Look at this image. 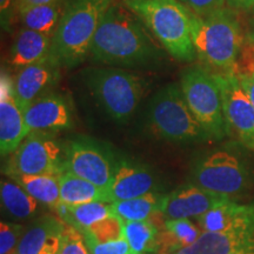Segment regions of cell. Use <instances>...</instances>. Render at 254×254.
<instances>
[{
  "label": "cell",
  "instance_id": "obj_24",
  "mask_svg": "<svg viewBox=\"0 0 254 254\" xmlns=\"http://www.w3.org/2000/svg\"><path fill=\"white\" fill-rule=\"evenodd\" d=\"M60 176L56 174H40V176H20L11 177L15 183L19 184L39 202H43L50 207L56 208L62 200H60Z\"/></svg>",
  "mask_w": 254,
  "mask_h": 254
},
{
  "label": "cell",
  "instance_id": "obj_25",
  "mask_svg": "<svg viewBox=\"0 0 254 254\" xmlns=\"http://www.w3.org/2000/svg\"><path fill=\"white\" fill-rule=\"evenodd\" d=\"M165 195L150 192L138 198L112 202L113 214L124 221L148 220L161 209ZM161 212V211H160Z\"/></svg>",
  "mask_w": 254,
  "mask_h": 254
},
{
  "label": "cell",
  "instance_id": "obj_5",
  "mask_svg": "<svg viewBox=\"0 0 254 254\" xmlns=\"http://www.w3.org/2000/svg\"><path fill=\"white\" fill-rule=\"evenodd\" d=\"M88 91L111 119L126 123L140 104L144 84L132 73L118 67H92L82 72Z\"/></svg>",
  "mask_w": 254,
  "mask_h": 254
},
{
  "label": "cell",
  "instance_id": "obj_4",
  "mask_svg": "<svg viewBox=\"0 0 254 254\" xmlns=\"http://www.w3.org/2000/svg\"><path fill=\"white\" fill-rule=\"evenodd\" d=\"M126 8L140 18L146 28L173 58L193 62L190 12L177 0H125Z\"/></svg>",
  "mask_w": 254,
  "mask_h": 254
},
{
  "label": "cell",
  "instance_id": "obj_22",
  "mask_svg": "<svg viewBox=\"0 0 254 254\" xmlns=\"http://www.w3.org/2000/svg\"><path fill=\"white\" fill-rule=\"evenodd\" d=\"M55 209L66 225L77 228L80 232L91 227L95 222L113 215L112 202L104 201L86 202L80 205H67L62 201Z\"/></svg>",
  "mask_w": 254,
  "mask_h": 254
},
{
  "label": "cell",
  "instance_id": "obj_18",
  "mask_svg": "<svg viewBox=\"0 0 254 254\" xmlns=\"http://www.w3.org/2000/svg\"><path fill=\"white\" fill-rule=\"evenodd\" d=\"M65 226L60 218L40 219L25 231L14 254H58Z\"/></svg>",
  "mask_w": 254,
  "mask_h": 254
},
{
  "label": "cell",
  "instance_id": "obj_1",
  "mask_svg": "<svg viewBox=\"0 0 254 254\" xmlns=\"http://www.w3.org/2000/svg\"><path fill=\"white\" fill-rule=\"evenodd\" d=\"M141 23L131 11L111 5L92 41L91 59L118 68H147L157 65L161 52Z\"/></svg>",
  "mask_w": 254,
  "mask_h": 254
},
{
  "label": "cell",
  "instance_id": "obj_39",
  "mask_svg": "<svg viewBox=\"0 0 254 254\" xmlns=\"http://www.w3.org/2000/svg\"><path fill=\"white\" fill-rule=\"evenodd\" d=\"M230 254H254V240L247 243L246 245L239 247V249L234 250Z\"/></svg>",
  "mask_w": 254,
  "mask_h": 254
},
{
  "label": "cell",
  "instance_id": "obj_34",
  "mask_svg": "<svg viewBox=\"0 0 254 254\" xmlns=\"http://www.w3.org/2000/svg\"><path fill=\"white\" fill-rule=\"evenodd\" d=\"M91 254H129L131 247L125 238L119 240L109 241V243H93L86 241Z\"/></svg>",
  "mask_w": 254,
  "mask_h": 254
},
{
  "label": "cell",
  "instance_id": "obj_19",
  "mask_svg": "<svg viewBox=\"0 0 254 254\" xmlns=\"http://www.w3.org/2000/svg\"><path fill=\"white\" fill-rule=\"evenodd\" d=\"M52 38L23 27L15 36L9 52V63L21 69L50 56Z\"/></svg>",
  "mask_w": 254,
  "mask_h": 254
},
{
  "label": "cell",
  "instance_id": "obj_16",
  "mask_svg": "<svg viewBox=\"0 0 254 254\" xmlns=\"http://www.w3.org/2000/svg\"><path fill=\"white\" fill-rule=\"evenodd\" d=\"M198 220L204 232L228 233L254 230V206L239 205L228 198L200 215Z\"/></svg>",
  "mask_w": 254,
  "mask_h": 254
},
{
  "label": "cell",
  "instance_id": "obj_8",
  "mask_svg": "<svg viewBox=\"0 0 254 254\" xmlns=\"http://www.w3.org/2000/svg\"><path fill=\"white\" fill-rule=\"evenodd\" d=\"M7 160L5 174L62 176L65 171V145L50 131L31 132Z\"/></svg>",
  "mask_w": 254,
  "mask_h": 254
},
{
  "label": "cell",
  "instance_id": "obj_11",
  "mask_svg": "<svg viewBox=\"0 0 254 254\" xmlns=\"http://www.w3.org/2000/svg\"><path fill=\"white\" fill-rule=\"evenodd\" d=\"M215 74V73H214ZM220 87L228 133L232 132L244 146L254 150V107L234 74H215Z\"/></svg>",
  "mask_w": 254,
  "mask_h": 254
},
{
  "label": "cell",
  "instance_id": "obj_35",
  "mask_svg": "<svg viewBox=\"0 0 254 254\" xmlns=\"http://www.w3.org/2000/svg\"><path fill=\"white\" fill-rule=\"evenodd\" d=\"M15 12H18L17 0H0V24L5 32H11Z\"/></svg>",
  "mask_w": 254,
  "mask_h": 254
},
{
  "label": "cell",
  "instance_id": "obj_10",
  "mask_svg": "<svg viewBox=\"0 0 254 254\" xmlns=\"http://www.w3.org/2000/svg\"><path fill=\"white\" fill-rule=\"evenodd\" d=\"M247 178L245 165L230 150L206 153L196 159L192 166L194 185L228 196L244 190Z\"/></svg>",
  "mask_w": 254,
  "mask_h": 254
},
{
  "label": "cell",
  "instance_id": "obj_9",
  "mask_svg": "<svg viewBox=\"0 0 254 254\" xmlns=\"http://www.w3.org/2000/svg\"><path fill=\"white\" fill-rule=\"evenodd\" d=\"M117 153L110 146L90 136L79 135L65 145V171L109 190Z\"/></svg>",
  "mask_w": 254,
  "mask_h": 254
},
{
  "label": "cell",
  "instance_id": "obj_32",
  "mask_svg": "<svg viewBox=\"0 0 254 254\" xmlns=\"http://www.w3.org/2000/svg\"><path fill=\"white\" fill-rule=\"evenodd\" d=\"M58 254H91L84 234L77 228L66 225Z\"/></svg>",
  "mask_w": 254,
  "mask_h": 254
},
{
  "label": "cell",
  "instance_id": "obj_28",
  "mask_svg": "<svg viewBox=\"0 0 254 254\" xmlns=\"http://www.w3.org/2000/svg\"><path fill=\"white\" fill-rule=\"evenodd\" d=\"M1 202L6 211L15 218L25 219L38 209V200L25 190L17 183L1 180L0 185Z\"/></svg>",
  "mask_w": 254,
  "mask_h": 254
},
{
  "label": "cell",
  "instance_id": "obj_36",
  "mask_svg": "<svg viewBox=\"0 0 254 254\" xmlns=\"http://www.w3.org/2000/svg\"><path fill=\"white\" fill-rule=\"evenodd\" d=\"M241 86L245 90L246 94L249 95L251 103H252L254 107V74L250 75V77H244L239 78Z\"/></svg>",
  "mask_w": 254,
  "mask_h": 254
},
{
  "label": "cell",
  "instance_id": "obj_3",
  "mask_svg": "<svg viewBox=\"0 0 254 254\" xmlns=\"http://www.w3.org/2000/svg\"><path fill=\"white\" fill-rule=\"evenodd\" d=\"M190 25L196 57L208 71L215 69V74H231L245 39L237 15L228 8L206 17L190 13Z\"/></svg>",
  "mask_w": 254,
  "mask_h": 254
},
{
  "label": "cell",
  "instance_id": "obj_31",
  "mask_svg": "<svg viewBox=\"0 0 254 254\" xmlns=\"http://www.w3.org/2000/svg\"><path fill=\"white\" fill-rule=\"evenodd\" d=\"M25 233L21 225L1 221L0 224V254H14Z\"/></svg>",
  "mask_w": 254,
  "mask_h": 254
},
{
  "label": "cell",
  "instance_id": "obj_38",
  "mask_svg": "<svg viewBox=\"0 0 254 254\" xmlns=\"http://www.w3.org/2000/svg\"><path fill=\"white\" fill-rule=\"evenodd\" d=\"M227 4L230 7L250 11L254 7V0H227Z\"/></svg>",
  "mask_w": 254,
  "mask_h": 254
},
{
  "label": "cell",
  "instance_id": "obj_41",
  "mask_svg": "<svg viewBox=\"0 0 254 254\" xmlns=\"http://www.w3.org/2000/svg\"><path fill=\"white\" fill-rule=\"evenodd\" d=\"M129 254H136V253H129ZM147 254H150V253H147Z\"/></svg>",
  "mask_w": 254,
  "mask_h": 254
},
{
  "label": "cell",
  "instance_id": "obj_23",
  "mask_svg": "<svg viewBox=\"0 0 254 254\" xmlns=\"http://www.w3.org/2000/svg\"><path fill=\"white\" fill-rule=\"evenodd\" d=\"M66 4L63 1L47 5L30 6L19 9V20L25 28L52 38L62 20Z\"/></svg>",
  "mask_w": 254,
  "mask_h": 254
},
{
  "label": "cell",
  "instance_id": "obj_27",
  "mask_svg": "<svg viewBox=\"0 0 254 254\" xmlns=\"http://www.w3.org/2000/svg\"><path fill=\"white\" fill-rule=\"evenodd\" d=\"M124 238L131 247L132 253L147 254L159 247L158 228L150 220L125 221Z\"/></svg>",
  "mask_w": 254,
  "mask_h": 254
},
{
  "label": "cell",
  "instance_id": "obj_37",
  "mask_svg": "<svg viewBox=\"0 0 254 254\" xmlns=\"http://www.w3.org/2000/svg\"><path fill=\"white\" fill-rule=\"evenodd\" d=\"M63 0H17L18 11L25 7H30V6H38V5H47L53 4V2H59Z\"/></svg>",
  "mask_w": 254,
  "mask_h": 254
},
{
  "label": "cell",
  "instance_id": "obj_12",
  "mask_svg": "<svg viewBox=\"0 0 254 254\" xmlns=\"http://www.w3.org/2000/svg\"><path fill=\"white\" fill-rule=\"evenodd\" d=\"M58 62L52 56L19 69L14 79V93L20 109L25 111L30 105L56 86L60 79Z\"/></svg>",
  "mask_w": 254,
  "mask_h": 254
},
{
  "label": "cell",
  "instance_id": "obj_6",
  "mask_svg": "<svg viewBox=\"0 0 254 254\" xmlns=\"http://www.w3.org/2000/svg\"><path fill=\"white\" fill-rule=\"evenodd\" d=\"M147 120L152 132L165 141L185 145L209 139L187 106L178 84L167 85L153 95Z\"/></svg>",
  "mask_w": 254,
  "mask_h": 254
},
{
  "label": "cell",
  "instance_id": "obj_2",
  "mask_svg": "<svg viewBox=\"0 0 254 254\" xmlns=\"http://www.w3.org/2000/svg\"><path fill=\"white\" fill-rule=\"evenodd\" d=\"M112 0H68L50 55L62 67L73 68L90 56L92 41Z\"/></svg>",
  "mask_w": 254,
  "mask_h": 254
},
{
  "label": "cell",
  "instance_id": "obj_13",
  "mask_svg": "<svg viewBox=\"0 0 254 254\" xmlns=\"http://www.w3.org/2000/svg\"><path fill=\"white\" fill-rule=\"evenodd\" d=\"M154 185L155 176L147 165L131 158L118 157L117 154L113 179L109 189L112 202L154 192Z\"/></svg>",
  "mask_w": 254,
  "mask_h": 254
},
{
  "label": "cell",
  "instance_id": "obj_29",
  "mask_svg": "<svg viewBox=\"0 0 254 254\" xmlns=\"http://www.w3.org/2000/svg\"><path fill=\"white\" fill-rule=\"evenodd\" d=\"M124 222L125 221L122 218L113 214L95 222L81 233L84 234L85 241L109 243V241L119 240L124 238Z\"/></svg>",
  "mask_w": 254,
  "mask_h": 254
},
{
  "label": "cell",
  "instance_id": "obj_33",
  "mask_svg": "<svg viewBox=\"0 0 254 254\" xmlns=\"http://www.w3.org/2000/svg\"><path fill=\"white\" fill-rule=\"evenodd\" d=\"M180 2L196 17H206L225 8L227 0H180Z\"/></svg>",
  "mask_w": 254,
  "mask_h": 254
},
{
  "label": "cell",
  "instance_id": "obj_26",
  "mask_svg": "<svg viewBox=\"0 0 254 254\" xmlns=\"http://www.w3.org/2000/svg\"><path fill=\"white\" fill-rule=\"evenodd\" d=\"M165 233L159 236V246L170 254L194 244L200 237V232L189 219H173L164 222Z\"/></svg>",
  "mask_w": 254,
  "mask_h": 254
},
{
  "label": "cell",
  "instance_id": "obj_20",
  "mask_svg": "<svg viewBox=\"0 0 254 254\" xmlns=\"http://www.w3.org/2000/svg\"><path fill=\"white\" fill-rule=\"evenodd\" d=\"M254 240V230H243L228 233L202 232L192 245L173 254H230L234 250Z\"/></svg>",
  "mask_w": 254,
  "mask_h": 254
},
{
  "label": "cell",
  "instance_id": "obj_17",
  "mask_svg": "<svg viewBox=\"0 0 254 254\" xmlns=\"http://www.w3.org/2000/svg\"><path fill=\"white\" fill-rule=\"evenodd\" d=\"M30 134L24 111L15 99L14 88L0 90V153L4 158L12 154Z\"/></svg>",
  "mask_w": 254,
  "mask_h": 254
},
{
  "label": "cell",
  "instance_id": "obj_14",
  "mask_svg": "<svg viewBox=\"0 0 254 254\" xmlns=\"http://www.w3.org/2000/svg\"><path fill=\"white\" fill-rule=\"evenodd\" d=\"M228 198V195L219 194L201 189L194 184H189L174 190L170 194H165L160 211L170 220L198 218L218 202Z\"/></svg>",
  "mask_w": 254,
  "mask_h": 254
},
{
  "label": "cell",
  "instance_id": "obj_30",
  "mask_svg": "<svg viewBox=\"0 0 254 254\" xmlns=\"http://www.w3.org/2000/svg\"><path fill=\"white\" fill-rule=\"evenodd\" d=\"M231 74L237 75L238 78L254 74V40L250 37L245 36Z\"/></svg>",
  "mask_w": 254,
  "mask_h": 254
},
{
  "label": "cell",
  "instance_id": "obj_7",
  "mask_svg": "<svg viewBox=\"0 0 254 254\" xmlns=\"http://www.w3.org/2000/svg\"><path fill=\"white\" fill-rule=\"evenodd\" d=\"M180 88L187 106L209 139L221 140L228 134L220 87L214 73L207 68L190 67L180 75Z\"/></svg>",
  "mask_w": 254,
  "mask_h": 254
},
{
  "label": "cell",
  "instance_id": "obj_15",
  "mask_svg": "<svg viewBox=\"0 0 254 254\" xmlns=\"http://www.w3.org/2000/svg\"><path fill=\"white\" fill-rule=\"evenodd\" d=\"M28 133L37 131L55 132L73 126L71 110L63 95L49 93L33 101L24 111Z\"/></svg>",
  "mask_w": 254,
  "mask_h": 254
},
{
  "label": "cell",
  "instance_id": "obj_40",
  "mask_svg": "<svg viewBox=\"0 0 254 254\" xmlns=\"http://www.w3.org/2000/svg\"><path fill=\"white\" fill-rule=\"evenodd\" d=\"M251 39L254 40V7L250 9V20H249V33L246 34Z\"/></svg>",
  "mask_w": 254,
  "mask_h": 254
},
{
  "label": "cell",
  "instance_id": "obj_21",
  "mask_svg": "<svg viewBox=\"0 0 254 254\" xmlns=\"http://www.w3.org/2000/svg\"><path fill=\"white\" fill-rule=\"evenodd\" d=\"M59 182L60 200L67 205H80L93 201L112 202L109 190L100 189L68 171H64Z\"/></svg>",
  "mask_w": 254,
  "mask_h": 254
}]
</instances>
